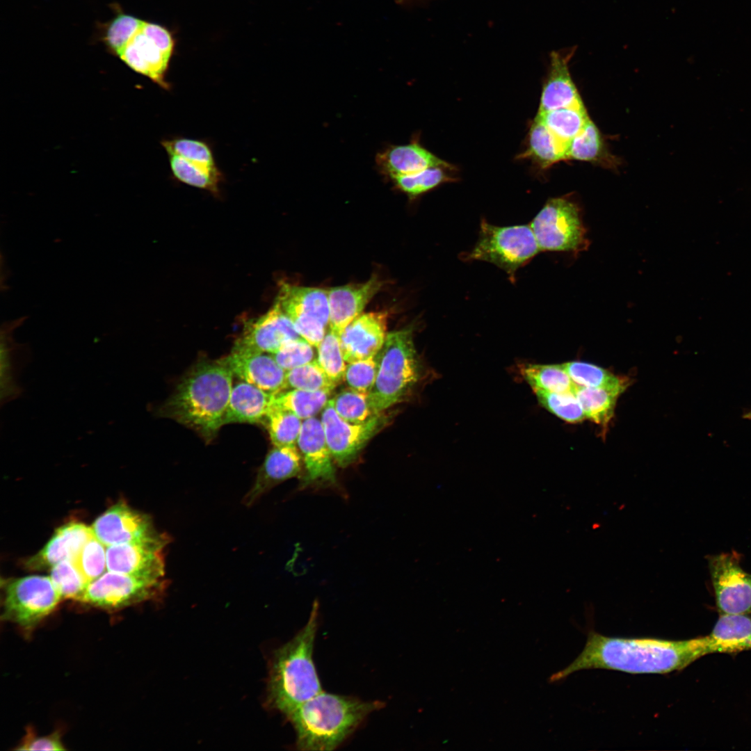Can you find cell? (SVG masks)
<instances>
[{
	"mask_svg": "<svg viewBox=\"0 0 751 751\" xmlns=\"http://www.w3.org/2000/svg\"><path fill=\"white\" fill-rule=\"evenodd\" d=\"M706 654L704 636L674 640L608 637L590 631L581 654L569 665L553 674L549 681L557 682L577 671L588 669L630 674H668L681 670Z\"/></svg>",
	"mask_w": 751,
	"mask_h": 751,
	"instance_id": "1",
	"label": "cell"
},
{
	"mask_svg": "<svg viewBox=\"0 0 751 751\" xmlns=\"http://www.w3.org/2000/svg\"><path fill=\"white\" fill-rule=\"evenodd\" d=\"M234 375L222 359L197 363L162 406V416L191 428L211 441L223 426Z\"/></svg>",
	"mask_w": 751,
	"mask_h": 751,
	"instance_id": "2",
	"label": "cell"
},
{
	"mask_svg": "<svg viewBox=\"0 0 751 751\" xmlns=\"http://www.w3.org/2000/svg\"><path fill=\"white\" fill-rule=\"evenodd\" d=\"M384 706L380 701L321 691L286 717L296 732L300 750H332L342 743L372 712Z\"/></svg>",
	"mask_w": 751,
	"mask_h": 751,
	"instance_id": "3",
	"label": "cell"
},
{
	"mask_svg": "<svg viewBox=\"0 0 751 751\" xmlns=\"http://www.w3.org/2000/svg\"><path fill=\"white\" fill-rule=\"evenodd\" d=\"M318 619V603L315 601L306 624L272 658L266 702L285 716L322 691L313 661Z\"/></svg>",
	"mask_w": 751,
	"mask_h": 751,
	"instance_id": "4",
	"label": "cell"
},
{
	"mask_svg": "<svg viewBox=\"0 0 751 751\" xmlns=\"http://www.w3.org/2000/svg\"><path fill=\"white\" fill-rule=\"evenodd\" d=\"M378 353L377 377L368 394L369 405L375 414L403 400L419 380L421 369L412 328L388 333Z\"/></svg>",
	"mask_w": 751,
	"mask_h": 751,
	"instance_id": "5",
	"label": "cell"
},
{
	"mask_svg": "<svg viewBox=\"0 0 751 751\" xmlns=\"http://www.w3.org/2000/svg\"><path fill=\"white\" fill-rule=\"evenodd\" d=\"M540 251L530 225L496 226L483 220L478 239L465 259L491 263L514 281L517 270Z\"/></svg>",
	"mask_w": 751,
	"mask_h": 751,
	"instance_id": "6",
	"label": "cell"
},
{
	"mask_svg": "<svg viewBox=\"0 0 751 751\" xmlns=\"http://www.w3.org/2000/svg\"><path fill=\"white\" fill-rule=\"evenodd\" d=\"M2 620L30 634L63 600L49 576L31 575L3 583Z\"/></svg>",
	"mask_w": 751,
	"mask_h": 751,
	"instance_id": "7",
	"label": "cell"
},
{
	"mask_svg": "<svg viewBox=\"0 0 751 751\" xmlns=\"http://www.w3.org/2000/svg\"><path fill=\"white\" fill-rule=\"evenodd\" d=\"M530 225L540 250L578 253L589 245L581 209L567 197L549 199Z\"/></svg>",
	"mask_w": 751,
	"mask_h": 751,
	"instance_id": "8",
	"label": "cell"
},
{
	"mask_svg": "<svg viewBox=\"0 0 751 751\" xmlns=\"http://www.w3.org/2000/svg\"><path fill=\"white\" fill-rule=\"evenodd\" d=\"M275 302L289 317L299 335L317 347L330 323L328 291L284 282Z\"/></svg>",
	"mask_w": 751,
	"mask_h": 751,
	"instance_id": "9",
	"label": "cell"
},
{
	"mask_svg": "<svg viewBox=\"0 0 751 751\" xmlns=\"http://www.w3.org/2000/svg\"><path fill=\"white\" fill-rule=\"evenodd\" d=\"M161 580L138 578L107 571L88 586L80 601L114 611L154 599L163 590Z\"/></svg>",
	"mask_w": 751,
	"mask_h": 751,
	"instance_id": "10",
	"label": "cell"
},
{
	"mask_svg": "<svg viewBox=\"0 0 751 751\" xmlns=\"http://www.w3.org/2000/svg\"><path fill=\"white\" fill-rule=\"evenodd\" d=\"M389 417L380 413L361 423H349L336 412L330 398L321 412V421L334 462L345 468L351 465L361 451L389 423Z\"/></svg>",
	"mask_w": 751,
	"mask_h": 751,
	"instance_id": "11",
	"label": "cell"
},
{
	"mask_svg": "<svg viewBox=\"0 0 751 751\" xmlns=\"http://www.w3.org/2000/svg\"><path fill=\"white\" fill-rule=\"evenodd\" d=\"M707 561L719 614L751 613V574L741 567L740 554L722 553Z\"/></svg>",
	"mask_w": 751,
	"mask_h": 751,
	"instance_id": "12",
	"label": "cell"
},
{
	"mask_svg": "<svg viewBox=\"0 0 751 751\" xmlns=\"http://www.w3.org/2000/svg\"><path fill=\"white\" fill-rule=\"evenodd\" d=\"M163 535L138 542L106 547L107 571L138 578L161 580L164 574Z\"/></svg>",
	"mask_w": 751,
	"mask_h": 751,
	"instance_id": "13",
	"label": "cell"
},
{
	"mask_svg": "<svg viewBox=\"0 0 751 751\" xmlns=\"http://www.w3.org/2000/svg\"><path fill=\"white\" fill-rule=\"evenodd\" d=\"M305 470L301 488L308 486L336 487V471L321 419L303 420L297 440Z\"/></svg>",
	"mask_w": 751,
	"mask_h": 751,
	"instance_id": "14",
	"label": "cell"
},
{
	"mask_svg": "<svg viewBox=\"0 0 751 751\" xmlns=\"http://www.w3.org/2000/svg\"><path fill=\"white\" fill-rule=\"evenodd\" d=\"M90 528L106 547L145 541L162 535L155 530L149 517L123 501L110 507Z\"/></svg>",
	"mask_w": 751,
	"mask_h": 751,
	"instance_id": "15",
	"label": "cell"
},
{
	"mask_svg": "<svg viewBox=\"0 0 751 751\" xmlns=\"http://www.w3.org/2000/svg\"><path fill=\"white\" fill-rule=\"evenodd\" d=\"M300 338L289 317L275 302L266 313L245 323L234 348L273 354L286 342Z\"/></svg>",
	"mask_w": 751,
	"mask_h": 751,
	"instance_id": "16",
	"label": "cell"
},
{
	"mask_svg": "<svg viewBox=\"0 0 751 751\" xmlns=\"http://www.w3.org/2000/svg\"><path fill=\"white\" fill-rule=\"evenodd\" d=\"M234 376L271 394L286 389V371L270 353L234 348L222 358Z\"/></svg>",
	"mask_w": 751,
	"mask_h": 751,
	"instance_id": "17",
	"label": "cell"
},
{
	"mask_svg": "<svg viewBox=\"0 0 751 751\" xmlns=\"http://www.w3.org/2000/svg\"><path fill=\"white\" fill-rule=\"evenodd\" d=\"M388 313L373 312L362 314L339 335L346 363L367 359L377 355L387 337Z\"/></svg>",
	"mask_w": 751,
	"mask_h": 751,
	"instance_id": "18",
	"label": "cell"
},
{
	"mask_svg": "<svg viewBox=\"0 0 751 751\" xmlns=\"http://www.w3.org/2000/svg\"><path fill=\"white\" fill-rule=\"evenodd\" d=\"M576 49L572 47L551 53L550 67L542 88L538 113L584 106L569 70L568 64Z\"/></svg>",
	"mask_w": 751,
	"mask_h": 751,
	"instance_id": "19",
	"label": "cell"
},
{
	"mask_svg": "<svg viewBox=\"0 0 751 751\" xmlns=\"http://www.w3.org/2000/svg\"><path fill=\"white\" fill-rule=\"evenodd\" d=\"M382 282L376 275L361 284H347L328 291L330 330L340 335L382 288Z\"/></svg>",
	"mask_w": 751,
	"mask_h": 751,
	"instance_id": "20",
	"label": "cell"
},
{
	"mask_svg": "<svg viewBox=\"0 0 751 751\" xmlns=\"http://www.w3.org/2000/svg\"><path fill=\"white\" fill-rule=\"evenodd\" d=\"M302 458L296 445L275 446L266 455L258 470L255 481L243 499L252 506L262 495L286 480L300 475Z\"/></svg>",
	"mask_w": 751,
	"mask_h": 751,
	"instance_id": "21",
	"label": "cell"
},
{
	"mask_svg": "<svg viewBox=\"0 0 751 751\" xmlns=\"http://www.w3.org/2000/svg\"><path fill=\"white\" fill-rule=\"evenodd\" d=\"M375 162L378 172L389 179L430 168H453L451 164L436 156L417 141L405 145H388L377 153Z\"/></svg>",
	"mask_w": 751,
	"mask_h": 751,
	"instance_id": "22",
	"label": "cell"
},
{
	"mask_svg": "<svg viewBox=\"0 0 751 751\" xmlns=\"http://www.w3.org/2000/svg\"><path fill=\"white\" fill-rule=\"evenodd\" d=\"M93 535L90 527L70 522L58 528L46 545L26 562L29 570H50L64 561H73L85 542Z\"/></svg>",
	"mask_w": 751,
	"mask_h": 751,
	"instance_id": "23",
	"label": "cell"
},
{
	"mask_svg": "<svg viewBox=\"0 0 751 751\" xmlns=\"http://www.w3.org/2000/svg\"><path fill=\"white\" fill-rule=\"evenodd\" d=\"M118 56L135 72L147 76L163 89L170 88L165 77L170 57L165 54L141 29Z\"/></svg>",
	"mask_w": 751,
	"mask_h": 751,
	"instance_id": "24",
	"label": "cell"
},
{
	"mask_svg": "<svg viewBox=\"0 0 751 751\" xmlns=\"http://www.w3.org/2000/svg\"><path fill=\"white\" fill-rule=\"evenodd\" d=\"M707 654H736L751 649V613H721L705 636Z\"/></svg>",
	"mask_w": 751,
	"mask_h": 751,
	"instance_id": "25",
	"label": "cell"
},
{
	"mask_svg": "<svg viewBox=\"0 0 751 751\" xmlns=\"http://www.w3.org/2000/svg\"><path fill=\"white\" fill-rule=\"evenodd\" d=\"M273 395L243 380L236 383L232 387L223 425L265 421Z\"/></svg>",
	"mask_w": 751,
	"mask_h": 751,
	"instance_id": "26",
	"label": "cell"
},
{
	"mask_svg": "<svg viewBox=\"0 0 751 751\" xmlns=\"http://www.w3.org/2000/svg\"><path fill=\"white\" fill-rule=\"evenodd\" d=\"M566 160L573 159L612 166L617 163L608 151L601 134L590 119L583 129L566 145Z\"/></svg>",
	"mask_w": 751,
	"mask_h": 751,
	"instance_id": "27",
	"label": "cell"
},
{
	"mask_svg": "<svg viewBox=\"0 0 751 751\" xmlns=\"http://www.w3.org/2000/svg\"><path fill=\"white\" fill-rule=\"evenodd\" d=\"M565 148L566 145L535 118L529 130L528 148L521 156L530 158L540 168H547L566 160Z\"/></svg>",
	"mask_w": 751,
	"mask_h": 751,
	"instance_id": "28",
	"label": "cell"
},
{
	"mask_svg": "<svg viewBox=\"0 0 751 751\" xmlns=\"http://www.w3.org/2000/svg\"><path fill=\"white\" fill-rule=\"evenodd\" d=\"M172 175L187 185L204 189L216 194L223 174L217 165H211L184 159L175 154H168Z\"/></svg>",
	"mask_w": 751,
	"mask_h": 751,
	"instance_id": "29",
	"label": "cell"
},
{
	"mask_svg": "<svg viewBox=\"0 0 751 751\" xmlns=\"http://www.w3.org/2000/svg\"><path fill=\"white\" fill-rule=\"evenodd\" d=\"M574 392L580 403L586 418L605 429L613 417L618 396L617 391L591 388L576 385Z\"/></svg>",
	"mask_w": 751,
	"mask_h": 751,
	"instance_id": "30",
	"label": "cell"
},
{
	"mask_svg": "<svg viewBox=\"0 0 751 751\" xmlns=\"http://www.w3.org/2000/svg\"><path fill=\"white\" fill-rule=\"evenodd\" d=\"M562 365L572 380L579 386L603 388L622 394L629 385L627 378L615 376L608 370L590 363L571 361Z\"/></svg>",
	"mask_w": 751,
	"mask_h": 751,
	"instance_id": "31",
	"label": "cell"
},
{
	"mask_svg": "<svg viewBox=\"0 0 751 751\" xmlns=\"http://www.w3.org/2000/svg\"><path fill=\"white\" fill-rule=\"evenodd\" d=\"M535 118L565 145L579 134L590 120L584 106L538 113Z\"/></svg>",
	"mask_w": 751,
	"mask_h": 751,
	"instance_id": "32",
	"label": "cell"
},
{
	"mask_svg": "<svg viewBox=\"0 0 751 751\" xmlns=\"http://www.w3.org/2000/svg\"><path fill=\"white\" fill-rule=\"evenodd\" d=\"M332 391L286 389L273 395L272 403L289 410L302 420L315 417L330 399Z\"/></svg>",
	"mask_w": 751,
	"mask_h": 751,
	"instance_id": "33",
	"label": "cell"
},
{
	"mask_svg": "<svg viewBox=\"0 0 751 751\" xmlns=\"http://www.w3.org/2000/svg\"><path fill=\"white\" fill-rule=\"evenodd\" d=\"M115 16L101 27L100 40L112 54L119 56L141 29L144 21L115 6Z\"/></svg>",
	"mask_w": 751,
	"mask_h": 751,
	"instance_id": "34",
	"label": "cell"
},
{
	"mask_svg": "<svg viewBox=\"0 0 751 751\" xmlns=\"http://www.w3.org/2000/svg\"><path fill=\"white\" fill-rule=\"evenodd\" d=\"M523 378L534 391H572L576 384L561 364H527L521 368Z\"/></svg>",
	"mask_w": 751,
	"mask_h": 751,
	"instance_id": "35",
	"label": "cell"
},
{
	"mask_svg": "<svg viewBox=\"0 0 751 751\" xmlns=\"http://www.w3.org/2000/svg\"><path fill=\"white\" fill-rule=\"evenodd\" d=\"M26 317L23 316L17 319L4 322L1 327V402L8 401L12 396H16L20 389H18L15 382L14 371L13 356L18 344L15 343L13 336L14 330L20 326Z\"/></svg>",
	"mask_w": 751,
	"mask_h": 751,
	"instance_id": "36",
	"label": "cell"
},
{
	"mask_svg": "<svg viewBox=\"0 0 751 751\" xmlns=\"http://www.w3.org/2000/svg\"><path fill=\"white\" fill-rule=\"evenodd\" d=\"M265 421L274 446H293L297 444L302 424V419L298 416L271 402Z\"/></svg>",
	"mask_w": 751,
	"mask_h": 751,
	"instance_id": "37",
	"label": "cell"
},
{
	"mask_svg": "<svg viewBox=\"0 0 751 751\" xmlns=\"http://www.w3.org/2000/svg\"><path fill=\"white\" fill-rule=\"evenodd\" d=\"M445 168H430L421 171L390 179L394 188L411 198L417 197L442 184L452 181Z\"/></svg>",
	"mask_w": 751,
	"mask_h": 751,
	"instance_id": "38",
	"label": "cell"
},
{
	"mask_svg": "<svg viewBox=\"0 0 751 751\" xmlns=\"http://www.w3.org/2000/svg\"><path fill=\"white\" fill-rule=\"evenodd\" d=\"M49 577L63 599L80 601L90 583L72 560L55 565L50 569Z\"/></svg>",
	"mask_w": 751,
	"mask_h": 751,
	"instance_id": "39",
	"label": "cell"
},
{
	"mask_svg": "<svg viewBox=\"0 0 751 751\" xmlns=\"http://www.w3.org/2000/svg\"><path fill=\"white\" fill-rule=\"evenodd\" d=\"M286 389L332 391L337 385L325 374L316 360L286 371Z\"/></svg>",
	"mask_w": 751,
	"mask_h": 751,
	"instance_id": "40",
	"label": "cell"
},
{
	"mask_svg": "<svg viewBox=\"0 0 751 751\" xmlns=\"http://www.w3.org/2000/svg\"><path fill=\"white\" fill-rule=\"evenodd\" d=\"M317 348V362L337 385L344 380L346 367L339 335L330 330Z\"/></svg>",
	"mask_w": 751,
	"mask_h": 751,
	"instance_id": "41",
	"label": "cell"
},
{
	"mask_svg": "<svg viewBox=\"0 0 751 751\" xmlns=\"http://www.w3.org/2000/svg\"><path fill=\"white\" fill-rule=\"evenodd\" d=\"M331 399L336 412L347 422L361 423L376 415L369 405L368 394L349 387Z\"/></svg>",
	"mask_w": 751,
	"mask_h": 751,
	"instance_id": "42",
	"label": "cell"
},
{
	"mask_svg": "<svg viewBox=\"0 0 751 751\" xmlns=\"http://www.w3.org/2000/svg\"><path fill=\"white\" fill-rule=\"evenodd\" d=\"M540 405L566 422L576 423L586 419L574 391L555 393L534 391Z\"/></svg>",
	"mask_w": 751,
	"mask_h": 751,
	"instance_id": "43",
	"label": "cell"
},
{
	"mask_svg": "<svg viewBox=\"0 0 751 751\" xmlns=\"http://www.w3.org/2000/svg\"><path fill=\"white\" fill-rule=\"evenodd\" d=\"M73 563L91 583L107 570L106 547L93 534L81 548Z\"/></svg>",
	"mask_w": 751,
	"mask_h": 751,
	"instance_id": "44",
	"label": "cell"
},
{
	"mask_svg": "<svg viewBox=\"0 0 751 751\" xmlns=\"http://www.w3.org/2000/svg\"><path fill=\"white\" fill-rule=\"evenodd\" d=\"M379 353L367 359L347 363L344 380L348 387L357 391L369 394L378 371Z\"/></svg>",
	"mask_w": 751,
	"mask_h": 751,
	"instance_id": "45",
	"label": "cell"
},
{
	"mask_svg": "<svg viewBox=\"0 0 751 751\" xmlns=\"http://www.w3.org/2000/svg\"><path fill=\"white\" fill-rule=\"evenodd\" d=\"M161 145L168 154H175L207 165H216L211 146L204 140L177 137L164 140Z\"/></svg>",
	"mask_w": 751,
	"mask_h": 751,
	"instance_id": "46",
	"label": "cell"
},
{
	"mask_svg": "<svg viewBox=\"0 0 751 751\" xmlns=\"http://www.w3.org/2000/svg\"><path fill=\"white\" fill-rule=\"evenodd\" d=\"M271 355L286 371L314 360L313 346L302 338L286 342Z\"/></svg>",
	"mask_w": 751,
	"mask_h": 751,
	"instance_id": "47",
	"label": "cell"
},
{
	"mask_svg": "<svg viewBox=\"0 0 751 751\" xmlns=\"http://www.w3.org/2000/svg\"><path fill=\"white\" fill-rule=\"evenodd\" d=\"M17 750H65L59 731L47 736H38L33 728L28 727L22 740L15 748Z\"/></svg>",
	"mask_w": 751,
	"mask_h": 751,
	"instance_id": "48",
	"label": "cell"
},
{
	"mask_svg": "<svg viewBox=\"0 0 751 751\" xmlns=\"http://www.w3.org/2000/svg\"><path fill=\"white\" fill-rule=\"evenodd\" d=\"M141 30L165 54L171 56L173 42L170 34L166 29L158 24L145 22Z\"/></svg>",
	"mask_w": 751,
	"mask_h": 751,
	"instance_id": "49",
	"label": "cell"
},
{
	"mask_svg": "<svg viewBox=\"0 0 751 751\" xmlns=\"http://www.w3.org/2000/svg\"><path fill=\"white\" fill-rule=\"evenodd\" d=\"M744 418L751 420V409L744 415Z\"/></svg>",
	"mask_w": 751,
	"mask_h": 751,
	"instance_id": "50",
	"label": "cell"
}]
</instances>
